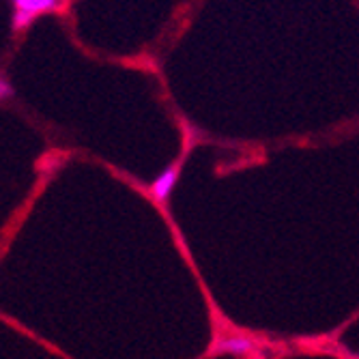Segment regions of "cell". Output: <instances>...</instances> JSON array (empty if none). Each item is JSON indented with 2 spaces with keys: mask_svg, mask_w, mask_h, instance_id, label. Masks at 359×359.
<instances>
[{
  "mask_svg": "<svg viewBox=\"0 0 359 359\" xmlns=\"http://www.w3.org/2000/svg\"><path fill=\"white\" fill-rule=\"evenodd\" d=\"M62 0H11L13 7V30L22 32L43 13H52Z\"/></svg>",
  "mask_w": 359,
  "mask_h": 359,
  "instance_id": "6da1fadb",
  "label": "cell"
},
{
  "mask_svg": "<svg viewBox=\"0 0 359 359\" xmlns=\"http://www.w3.org/2000/svg\"><path fill=\"white\" fill-rule=\"evenodd\" d=\"M177 181H179V166L172 164V166L164 168V170H161V172L157 175V179L153 181V185H151L153 198H155L157 203H166V201L170 198V194H172Z\"/></svg>",
  "mask_w": 359,
  "mask_h": 359,
  "instance_id": "7a4b0ae2",
  "label": "cell"
},
{
  "mask_svg": "<svg viewBox=\"0 0 359 359\" xmlns=\"http://www.w3.org/2000/svg\"><path fill=\"white\" fill-rule=\"evenodd\" d=\"M9 95H11V86H9V82L3 78V80H0V97H3V100H7Z\"/></svg>",
  "mask_w": 359,
  "mask_h": 359,
  "instance_id": "277c9868",
  "label": "cell"
},
{
  "mask_svg": "<svg viewBox=\"0 0 359 359\" xmlns=\"http://www.w3.org/2000/svg\"><path fill=\"white\" fill-rule=\"evenodd\" d=\"M256 351V342L248 336H226L215 342V353H226V355H250Z\"/></svg>",
  "mask_w": 359,
  "mask_h": 359,
  "instance_id": "3957f363",
  "label": "cell"
}]
</instances>
